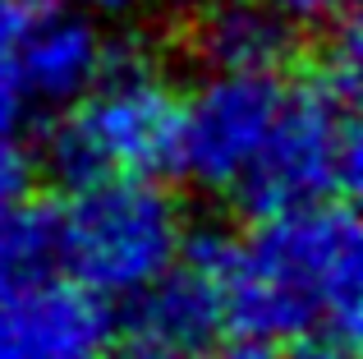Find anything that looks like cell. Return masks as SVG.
I'll return each instance as SVG.
<instances>
[{"instance_id":"5","label":"cell","mask_w":363,"mask_h":359,"mask_svg":"<svg viewBox=\"0 0 363 359\" xmlns=\"http://www.w3.org/2000/svg\"><path fill=\"white\" fill-rule=\"evenodd\" d=\"M281 97V74H207L179 106L175 171L198 189H235L262 148Z\"/></svg>"},{"instance_id":"2","label":"cell","mask_w":363,"mask_h":359,"mask_svg":"<svg viewBox=\"0 0 363 359\" xmlns=\"http://www.w3.org/2000/svg\"><path fill=\"white\" fill-rule=\"evenodd\" d=\"M179 106L184 97L138 37H106V60L92 88L60 106L55 125L46 129V166L65 184L111 175L157 180L175 171Z\"/></svg>"},{"instance_id":"16","label":"cell","mask_w":363,"mask_h":359,"mask_svg":"<svg viewBox=\"0 0 363 359\" xmlns=\"http://www.w3.org/2000/svg\"><path fill=\"white\" fill-rule=\"evenodd\" d=\"M106 359H194L189 350H170V346H157V341H133V346H124L120 355H106Z\"/></svg>"},{"instance_id":"9","label":"cell","mask_w":363,"mask_h":359,"mask_svg":"<svg viewBox=\"0 0 363 359\" xmlns=\"http://www.w3.org/2000/svg\"><path fill=\"white\" fill-rule=\"evenodd\" d=\"M14 74L23 83L28 101L42 106H69L79 92L92 88V79L101 74L106 60V37L97 33V23L65 5H46L28 18L23 37L9 51Z\"/></svg>"},{"instance_id":"15","label":"cell","mask_w":363,"mask_h":359,"mask_svg":"<svg viewBox=\"0 0 363 359\" xmlns=\"http://www.w3.org/2000/svg\"><path fill=\"white\" fill-rule=\"evenodd\" d=\"M212 359H285L281 350H276L272 341H257V336H240V341L221 346Z\"/></svg>"},{"instance_id":"4","label":"cell","mask_w":363,"mask_h":359,"mask_svg":"<svg viewBox=\"0 0 363 359\" xmlns=\"http://www.w3.org/2000/svg\"><path fill=\"white\" fill-rule=\"evenodd\" d=\"M354 106V92L331 88L318 74H308L299 88H285L262 148L235 184L240 203L253 216H272L327 198H350L363 171Z\"/></svg>"},{"instance_id":"1","label":"cell","mask_w":363,"mask_h":359,"mask_svg":"<svg viewBox=\"0 0 363 359\" xmlns=\"http://www.w3.org/2000/svg\"><path fill=\"white\" fill-rule=\"evenodd\" d=\"M363 231L345 198L257 216L225 253V323L257 341H359Z\"/></svg>"},{"instance_id":"10","label":"cell","mask_w":363,"mask_h":359,"mask_svg":"<svg viewBox=\"0 0 363 359\" xmlns=\"http://www.w3.org/2000/svg\"><path fill=\"white\" fill-rule=\"evenodd\" d=\"M46 263H51V226H46V212L33 207L28 198L0 203V290L23 281V277H37Z\"/></svg>"},{"instance_id":"8","label":"cell","mask_w":363,"mask_h":359,"mask_svg":"<svg viewBox=\"0 0 363 359\" xmlns=\"http://www.w3.org/2000/svg\"><path fill=\"white\" fill-rule=\"evenodd\" d=\"M179 42L207 74H281L303 37L267 0H189L179 5Z\"/></svg>"},{"instance_id":"7","label":"cell","mask_w":363,"mask_h":359,"mask_svg":"<svg viewBox=\"0 0 363 359\" xmlns=\"http://www.w3.org/2000/svg\"><path fill=\"white\" fill-rule=\"evenodd\" d=\"M225 253H230V235L221 231L184 235L175 263L133 295V327L143 341L194 355L230 327L225 323Z\"/></svg>"},{"instance_id":"13","label":"cell","mask_w":363,"mask_h":359,"mask_svg":"<svg viewBox=\"0 0 363 359\" xmlns=\"http://www.w3.org/2000/svg\"><path fill=\"white\" fill-rule=\"evenodd\" d=\"M267 5H276L281 14H290L294 23H322V18H331L345 0H267Z\"/></svg>"},{"instance_id":"17","label":"cell","mask_w":363,"mask_h":359,"mask_svg":"<svg viewBox=\"0 0 363 359\" xmlns=\"http://www.w3.org/2000/svg\"><path fill=\"white\" fill-rule=\"evenodd\" d=\"M37 9H46V5H83V9H92V14H129L138 0H33Z\"/></svg>"},{"instance_id":"12","label":"cell","mask_w":363,"mask_h":359,"mask_svg":"<svg viewBox=\"0 0 363 359\" xmlns=\"http://www.w3.org/2000/svg\"><path fill=\"white\" fill-rule=\"evenodd\" d=\"M33 14H37L33 0H0V55L14 51V42L23 37V28H28Z\"/></svg>"},{"instance_id":"3","label":"cell","mask_w":363,"mask_h":359,"mask_svg":"<svg viewBox=\"0 0 363 359\" xmlns=\"http://www.w3.org/2000/svg\"><path fill=\"white\" fill-rule=\"evenodd\" d=\"M51 226V263L101 299H133L175 263L189 226L179 203L143 175L69 184Z\"/></svg>"},{"instance_id":"14","label":"cell","mask_w":363,"mask_h":359,"mask_svg":"<svg viewBox=\"0 0 363 359\" xmlns=\"http://www.w3.org/2000/svg\"><path fill=\"white\" fill-rule=\"evenodd\" d=\"M354 346L359 341H350V336H308V341H299V359H359Z\"/></svg>"},{"instance_id":"11","label":"cell","mask_w":363,"mask_h":359,"mask_svg":"<svg viewBox=\"0 0 363 359\" xmlns=\"http://www.w3.org/2000/svg\"><path fill=\"white\" fill-rule=\"evenodd\" d=\"M28 120V92L14 74V60L0 55V148H14Z\"/></svg>"},{"instance_id":"6","label":"cell","mask_w":363,"mask_h":359,"mask_svg":"<svg viewBox=\"0 0 363 359\" xmlns=\"http://www.w3.org/2000/svg\"><path fill=\"white\" fill-rule=\"evenodd\" d=\"M111 299L69 277H23L0 290V359H106Z\"/></svg>"}]
</instances>
